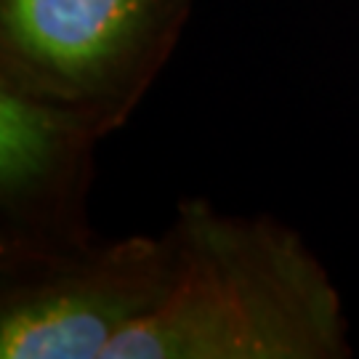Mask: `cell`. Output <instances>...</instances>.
I'll return each instance as SVG.
<instances>
[{"label": "cell", "instance_id": "cell-1", "mask_svg": "<svg viewBox=\"0 0 359 359\" xmlns=\"http://www.w3.org/2000/svg\"><path fill=\"white\" fill-rule=\"evenodd\" d=\"M163 301L107 359H346L341 293L309 243L271 216L176 205Z\"/></svg>", "mask_w": 359, "mask_h": 359}, {"label": "cell", "instance_id": "cell-2", "mask_svg": "<svg viewBox=\"0 0 359 359\" xmlns=\"http://www.w3.org/2000/svg\"><path fill=\"white\" fill-rule=\"evenodd\" d=\"M192 11L194 0H0V86L112 136L173 59Z\"/></svg>", "mask_w": 359, "mask_h": 359}, {"label": "cell", "instance_id": "cell-3", "mask_svg": "<svg viewBox=\"0 0 359 359\" xmlns=\"http://www.w3.org/2000/svg\"><path fill=\"white\" fill-rule=\"evenodd\" d=\"M170 274L168 226L0 261V357L107 359L163 301Z\"/></svg>", "mask_w": 359, "mask_h": 359}, {"label": "cell", "instance_id": "cell-4", "mask_svg": "<svg viewBox=\"0 0 359 359\" xmlns=\"http://www.w3.org/2000/svg\"><path fill=\"white\" fill-rule=\"evenodd\" d=\"M102 130L90 120L0 86V261L90 240L88 192Z\"/></svg>", "mask_w": 359, "mask_h": 359}]
</instances>
